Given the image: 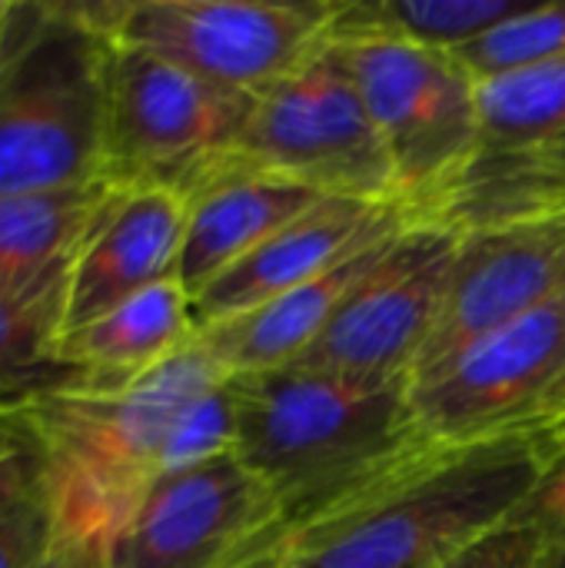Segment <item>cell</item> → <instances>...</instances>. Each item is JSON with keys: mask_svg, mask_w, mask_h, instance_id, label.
Instances as JSON below:
<instances>
[{"mask_svg": "<svg viewBox=\"0 0 565 568\" xmlns=\"http://www.w3.org/2000/svg\"><path fill=\"white\" fill-rule=\"evenodd\" d=\"M386 146L400 206L426 220L483 150L480 83L446 50L393 40H330Z\"/></svg>", "mask_w": 565, "mask_h": 568, "instance_id": "obj_5", "label": "cell"}, {"mask_svg": "<svg viewBox=\"0 0 565 568\" xmlns=\"http://www.w3.org/2000/svg\"><path fill=\"white\" fill-rule=\"evenodd\" d=\"M47 479L43 449L23 413H0V516L33 496Z\"/></svg>", "mask_w": 565, "mask_h": 568, "instance_id": "obj_26", "label": "cell"}, {"mask_svg": "<svg viewBox=\"0 0 565 568\" xmlns=\"http://www.w3.org/2000/svg\"><path fill=\"white\" fill-rule=\"evenodd\" d=\"M113 190V183L97 180L0 196V293L60 316L63 333L73 260Z\"/></svg>", "mask_w": 565, "mask_h": 568, "instance_id": "obj_17", "label": "cell"}, {"mask_svg": "<svg viewBox=\"0 0 565 568\" xmlns=\"http://www.w3.org/2000/svg\"><path fill=\"white\" fill-rule=\"evenodd\" d=\"M553 503H556V542H553L549 568H565V469L553 483Z\"/></svg>", "mask_w": 565, "mask_h": 568, "instance_id": "obj_27", "label": "cell"}, {"mask_svg": "<svg viewBox=\"0 0 565 568\" xmlns=\"http://www.w3.org/2000/svg\"><path fill=\"white\" fill-rule=\"evenodd\" d=\"M333 13L336 0H120L113 43L256 97L330 40Z\"/></svg>", "mask_w": 565, "mask_h": 568, "instance_id": "obj_8", "label": "cell"}, {"mask_svg": "<svg viewBox=\"0 0 565 568\" xmlns=\"http://www.w3.org/2000/svg\"><path fill=\"white\" fill-rule=\"evenodd\" d=\"M563 290L565 206L463 230L440 320L410 383L443 366L466 343L533 313Z\"/></svg>", "mask_w": 565, "mask_h": 568, "instance_id": "obj_12", "label": "cell"}, {"mask_svg": "<svg viewBox=\"0 0 565 568\" xmlns=\"http://www.w3.org/2000/svg\"><path fill=\"white\" fill-rule=\"evenodd\" d=\"M563 379L565 290L413 379L410 413L416 436L466 439L529 423Z\"/></svg>", "mask_w": 565, "mask_h": 568, "instance_id": "obj_11", "label": "cell"}, {"mask_svg": "<svg viewBox=\"0 0 565 568\" xmlns=\"http://www.w3.org/2000/svg\"><path fill=\"white\" fill-rule=\"evenodd\" d=\"M256 97L216 87L147 50L113 43L103 180L186 193L223 160Z\"/></svg>", "mask_w": 565, "mask_h": 568, "instance_id": "obj_7", "label": "cell"}, {"mask_svg": "<svg viewBox=\"0 0 565 568\" xmlns=\"http://www.w3.org/2000/svg\"><path fill=\"white\" fill-rule=\"evenodd\" d=\"M107 549L67 536L43 486L0 516V568H103Z\"/></svg>", "mask_w": 565, "mask_h": 568, "instance_id": "obj_24", "label": "cell"}, {"mask_svg": "<svg viewBox=\"0 0 565 568\" xmlns=\"http://www.w3.org/2000/svg\"><path fill=\"white\" fill-rule=\"evenodd\" d=\"M480 130V156H513L559 136L565 130V53L516 73L483 80Z\"/></svg>", "mask_w": 565, "mask_h": 568, "instance_id": "obj_21", "label": "cell"}, {"mask_svg": "<svg viewBox=\"0 0 565 568\" xmlns=\"http://www.w3.org/2000/svg\"><path fill=\"white\" fill-rule=\"evenodd\" d=\"M556 483V479H553ZM549 489L519 516L506 519L443 568H549L556 542V503Z\"/></svg>", "mask_w": 565, "mask_h": 568, "instance_id": "obj_25", "label": "cell"}, {"mask_svg": "<svg viewBox=\"0 0 565 568\" xmlns=\"http://www.w3.org/2000/svg\"><path fill=\"white\" fill-rule=\"evenodd\" d=\"M10 7H13V0H0V27H3V20L10 13Z\"/></svg>", "mask_w": 565, "mask_h": 568, "instance_id": "obj_30", "label": "cell"}, {"mask_svg": "<svg viewBox=\"0 0 565 568\" xmlns=\"http://www.w3.org/2000/svg\"><path fill=\"white\" fill-rule=\"evenodd\" d=\"M233 456L276 496L290 529L413 446L410 386H356L300 366L230 379Z\"/></svg>", "mask_w": 565, "mask_h": 568, "instance_id": "obj_3", "label": "cell"}, {"mask_svg": "<svg viewBox=\"0 0 565 568\" xmlns=\"http://www.w3.org/2000/svg\"><path fill=\"white\" fill-rule=\"evenodd\" d=\"M406 226L380 236L376 243L363 246L340 266L320 273L316 280L296 290H286L240 316L203 326L196 343L220 366L226 379L293 366L330 326L340 306L356 293V286L380 266V260Z\"/></svg>", "mask_w": 565, "mask_h": 568, "instance_id": "obj_16", "label": "cell"}, {"mask_svg": "<svg viewBox=\"0 0 565 568\" xmlns=\"http://www.w3.org/2000/svg\"><path fill=\"white\" fill-rule=\"evenodd\" d=\"M183 233V193L170 186H117L73 260L63 300V333L80 329L123 300L176 276Z\"/></svg>", "mask_w": 565, "mask_h": 568, "instance_id": "obj_13", "label": "cell"}, {"mask_svg": "<svg viewBox=\"0 0 565 568\" xmlns=\"http://www.w3.org/2000/svg\"><path fill=\"white\" fill-rule=\"evenodd\" d=\"M57 346L60 316L0 293V413H23L40 396L83 383Z\"/></svg>", "mask_w": 565, "mask_h": 568, "instance_id": "obj_22", "label": "cell"}, {"mask_svg": "<svg viewBox=\"0 0 565 568\" xmlns=\"http://www.w3.org/2000/svg\"><path fill=\"white\" fill-rule=\"evenodd\" d=\"M223 160L286 176L320 196L400 203L386 146L330 40L290 77L256 93Z\"/></svg>", "mask_w": 565, "mask_h": 568, "instance_id": "obj_6", "label": "cell"}, {"mask_svg": "<svg viewBox=\"0 0 565 568\" xmlns=\"http://www.w3.org/2000/svg\"><path fill=\"white\" fill-rule=\"evenodd\" d=\"M286 532L276 496L230 453L157 479L107 546L103 568H246Z\"/></svg>", "mask_w": 565, "mask_h": 568, "instance_id": "obj_9", "label": "cell"}, {"mask_svg": "<svg viewBox=\"0 0 565 568\" xmlns=\"http://www.w3.org/2000/svg\"><path fill=\"white\" fill-rule=\"evenodd\" d=\"M536 0H336L330 40H393L456 53Z\"/></svg>", "mask_w": 565, "mask_h": 568, "instance_id": "obj_20", "label": "cell"}, {"mask_svg": "<svg viewBox=\"0 0 565 568\" xmlns=\"http://www.w3.org/2000/svg\"><path fill=\"white\" fill-rule=\"evenodd\" d=\"M565 53V0L533 3L523 13L496 23L490 33L460 47L453 57L463 70L483 83L503 73H516L536 63H546Z\"/></svg>", "mask_w": 565, "mask_h": 568, "instance_id": "obj_23", "label": "cell"}, {"mask_svg": "<svg viewBox=\"0 0 565 568\" xmlns=\"http://www.w3.org/2000/svg\"><path fill=\"white\" fill-rule=\"evenodd\" d=\"M536 419H546V423L556 429V436H559V443H563L565 449V379L553 389V396L546 399V406L539 409Z\"/></svg>", "mask_w": 565, "mask_h": 568, "instance_id": "obj_28", "label": "cell"}, {"mask_svg": "<svg viewBox=\"0 0 565 568\" xmlns=\"http://www.w3.org/2000/svg\"><path fill=\"white\" fill-rule=\"evenodd\" d=\"M200 336L193 300L176 276L123 300L60 336V359L93 386H123L190 349Z\"/></svg>", "mask_w": 565, "mask_h": 568, "instance_id": "obj_18", "label": "cell"}, {"mask_svg": "<svg viewBox=\"0 0 565 568\" xmlns=\"http://www.w3.org/2000/svg\"><path fill=\"white\" fill-rule=\"evenodd\" d=\"M186 233L176 263L183 290L200 296L216 276L250 256L280 226L323 196L276 173L216 160L186 193Z\"/></svg>", "mask_w": 565, "mask_h": 568, "instance_id": "obj_15", "label": "cell"}, {"mask_svg": "<svg viewBox=\"0 0 565 568\" xmlns=\"http://www.w3.org/2000/svg\"><path fill=\"white\" fill-rule=\"evenodd\" d=\"M246 568H283L280 549H276V552H270V556H263V559H256V562H250Z\"/></svg>", "mask_w": 565, "mask_h": 568, "instance_id": "obj_29", "label": "cell"}, {"mask_svg": "<svg viewBox=\"0 0 565 568\" xmlns=\"http://www.w3.org/2000/svg\"><path fill=\"white\" fill-rule=\"evenodd\" d=\"M456 243L460 233L410 220L380 266L293 366L356 386L410 383L440 320Z\"/></svg>", "mask_w": 565, "mask_h": 568, "instance_id": "obj_10", "label": "cell"}, {"mask_svg": "<svg viewBox=\"0 0 565 568\" xmlns=\"http://www.w3.org/2000/svg\"><path fill=\"white\" fill-rule=\"evenodd\" d=\"M565 469L546 419L466 439H416L363 486L293 526L283 568H443L529 509Z\"/></svg>", "mask_w": 565, "mask_h": 568, "instance_id": "obj_1", "label": "cell"}, {"mask_svg": "<svg viewBox=\"0 0 565 568\" xmlns=\"http://www.w3.org/2000/svg\"><path fill=\"white\" fill-rule=\"evenodd\" d=\"M406 223L410 213L400 203L323 196L193 296L196 326H213L296 290Z\"/></svg>", "mask_w": 565, "mask_h": 568, "instance_id": "obj_14", "label": "cell"}, {"mask_svg": "<svg viewBox=\"0 0 565 568\" xmlns=\"http://www.w3.org/2000/svg\"><path fill=\"white\" fill-rule=\"evenodd\" d=\"M565 206V130L549 143L513 153L480 156L460 186L420 223H436L453 233L496 220L563 210Z\"/></svg>", "mask_w": 565, "mask_h": 568, "instance_id": "obj_19", "label": "cell"}, {"mask_svg": "<svg viewBox=\"0 0 565 568\" xmlns=\"http://www.w3.org/2000/svg\"><path fill=\"white\" fill-rule=\"evenodd\" d=\"M226 376L200 343L123 386L77 383L23 409L43 463L57 526L107 549L140 499L167 476L183 413Z\"/></svg>", "mask_w": 565, "mask_h": 568, "instance_id": "obj_2", "label": "cell"}, {"mask_svg": "<svg viewBox=\"0 0 565 568\" xmlns=\"http://www.w3.org/2000/svg\"><path fill=\"white\" fill-rule=\"evenodd\" d=\"M110 60L83 0H13L0 27V196L103 180Z\"/></svg>", "mask_w": 565, "mask_h": 568, "instance_id": "obj_4", "label": "cell"}]
</instances>
